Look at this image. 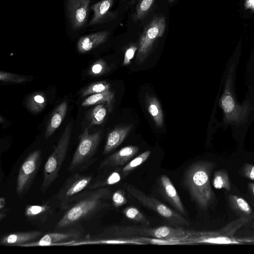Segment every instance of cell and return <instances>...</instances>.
Returning a JSON list of instances; mask_svg holds the SVG:
<instances>
[{
    "label": "cell",
    "instance_id": "obj_1",
    "mask_svg": "<svg viewBox=\"0 0 254 254\" xmlns=\"http://www.w3.org/2000/svg\"><path fill=\"white\" fill-rule=\"evenodd\" d=\"M111 196L112 192L109 187L84 190L65 210L58 222L56 229L68 228L90 219L109 206L107 201Z\"/></svg>",
    "mask_w": 254,
    "mask_h": 254
},
{
    "label": "cell",
    "instance_id": "obj_2",
    "mask_svg": "<svg viewBox=\"0 0 254 254\" xmlns=\"http://www.w3.org/2000/svg\"><path fill=\"white\" fill-rule=\"evenodd\" d=\"M214 163L198 161L190 165L184 175V185L192 200L202 210L207 209L214 202V193L210 183Z\"/></svg>",
    "mask_w": 254,
    "mask_h": 254
},
{
    "label": "cell",
    "instance_id": "obj_3",
    "mask_svg": "<svg viewBox=\"0 0 254 254\" xmlns=\"http://www.w3.org/2000/svg\"><path fill=\"white\" fill-rule=\"evenodd\" d=\"M235 70V64L233 63L227 71L224 91L219 104L223 110L224 124L240 126L247 122L251 111V106L249 101L240 104L236 100L234 90Z\"/></svg>",
    "mask_w": 254,
    "mask_h": 254
},
{
    "label": "cell",
    "instance_id": "obj_4",
    "mask_svg": "<svg viewBox=\"0 0 254 254\" xmlns=\"http://www.w3.org/2000/svg\"><path fill=\"white\" fill-rule=\"evenodd\" d=\"M106 238H124L127 237H152L155 239L169 240L171 242L186 238L187 232L180 228L166 226L157 228L137 227L133 226H113L109 228L100 235Z\"/></svg>",
    "mask_w": 254,
    "mask_h": 254
},
{
    "label": "cell",
    "instance_id": "obj_5",
    "mask_svg": "<svg viewBox=\"0 0 254 254\" xmlns=\"http://www.w3.org/2000/svg\"><path fill=\"white\" fill-rule=\"evenodd\" d=\"M101 131L89 132L86 128L79 137V143L68 168L72 173L86 170L97 160L95 155L99 146Z\"/></svg>",
    "mask_w": 254,
    "mask_h": 254
},
{
    "label": "cell",
    "instance_id": "obj_6",
    "mask_svg": "<svg viewBox=\"0 0 254 254\" xmlns=\"http://www.w3.org/2000/svg\"><path fill=\"white\" fill-rule=\"evenodd\" d=\"M72 125L68 124L65 127L54 150L46 161L43 169V179L40 187L45 193L59 176L61 166L67 152Z\"/></svg>",
    "mask_w": 254,
    "mask_h": 254
},
{
    "label": "cell",
    "instance_id": "obj_7",
    "mask_svg": "<svg viewBox=\"0 0 254 254\" xmlns=\"http://www.w3.org/2000/svg\"><path fill=\"white\" fill-rule=\"evenodd\" d=\"M127 191L144 207L158 214L171 225L176 226H189L190 222L179 213L173 210L155 197L147 195L140 190L130 185L126 187Z\"/></svg>",
    "mask_w": 254,
    "mask_h": 254
},
{
    "label": "cell",
    "instance_id": "obj_8",
    "mask_svg": "<svg viewBox=\"0 0 254 254\" xmlns=\"http://www.w3.org/2000/svg\"><path fill=\"white\" fill-rule=\"evenodd\" d=\"M166 27V18L163 15L154 16L144 27L139 39L136 63L141 64L146 60L155 42L164 35Z\"/></svg>",
    "mask_w": 254,
    "mask_h": 254
},
{
    "label": "cell",
    "instance_id": "obj_9",
    "mask_svg": "<svg viewBox=\"0 0 254 254\" xmlns=\"http://www.w3.org/2000/svg\"><path fill=\"white\" fill-rule=\"evenodd\" d=\"M93 179L92 174L84 175L80 172H74L69 176L56 195L61 208L66 210L74 199L87 190Z\"/></svg>",
    "mask_w": 254,
    "mask_h": 254
},
{
    "label": "cell",
    "instance_id": "obj_10",
    "mask_svg": "<svg viewBox=\"0 0 254 254\" xmlns=\"http://www.w3.org/2000/svg\"><path fill=\"white\" fill-rule=\"evenodd\" d=\"M42 161L40 149L30 153L23 162L18 171L16 191L18 196L25 194L30 189Z\"/></svg>",
    "mask_w": 254,
    "mask_h": 254
},
{
    "label": "cell",
    "instance_id": "obj_11",
    "mask_svg": "<svg viewBox=\"0 0 254 254\" xmlns=\"http://www.w3.org/2000/svg\"><path fill=\"white\" fill-rule=\"evenodd\" d=\"M81 235V230L75 228L65 231L49 233L37 240L23 245L21 247L70 246L73 241L79 240Z\"/></svg>",
    "mask_w": 254,
    "mask_h": 254
},
{
    "label": "cell",
    "instance_id": "obj_12",
    "mask_svg": "<svg viewBox=\"0 0 254 254\" xmlns=\"http://www.w3.org/2000/svg\"><path fill=\"white\" fill-rule=\"evenodd\" d=\"M138 150V146L133 145L121 148L101 162L97 169L98 173L126 165L136 155Z\"/></svg>",
    "mask_w": 254,
    "mask_h": 254
},
{
    "label": "cell",
    "instance_id": "obj_13",
    "mask_svg": "<svg viewBox=\"0 0 254 254\" xmlns=\"http://www.w3.org/2000/svg\"><path fill=\"white\" fill-rule=\"evenodd\" d=\"M90 2V0H68V9L72 27L74 29H78L85 24Z\"/></svg>",
    "mask_w": 254,
    "mask_h": 254
},
{
    "label": "cell",
    "instance_id": "obj_14",
    "mask_svg": "<svg viewBox=\"0 0 254 254\" xmlns=\"http://www.w3.org/2000/svg\"><path fill=\"white\" fill-rule=\"evenodd\" d=\"M158 186L162 196L180 214L186 215L181 199L169 178L166 175L161 176L158 180Z\"/></svg>",
    "mask_w": 254,
    "mask_h": 254
},
{
    "label": "cell",
    "instance_id": "obj_15",
    "mask_svg": "<svg viewBox=\"0 0 254 254\" xmlns=\"http://www.w3.org/2000/svg\"><path fill=\"white\" fill-rule=\"evenodd\" d=\"M54 213V206L50 200L34 205H28L24 216L31 223L39 224L45 222Z\"/></svg>",
    "mask_w": 254,
    "mask_h": 254
},
{
    "label": "cell",
    "instance_id": "obj_16",
    "mask_svg": "<svg viewBox=\"0 0 254 254\" xmlns=\"http://www.w3.org/2000/svg\"><path fill=\"white\" fill-rule=\"evenodd\" d=\"M42 235L40 231L15 232L3 235L0 238V244L2 246H20L39 239Z\"/></svg>",
    "mask_w": 254,
    "mask_h": 254
},
{
    "label": "cell",
    "instance_id": "obj_17",
    "mask_svg": "<svg viewBox=\"0 0 254 254\" xmlns=\"http://www.w3.org/2000/svg\"><path fill=\"white\" fill-rule=\"evenodd\" d=\"M113 3L114 0H101L94 4L91 7L94 15L88 25L101 24L114 19L117 15L110 11Z\"/></svg>",
    "mask_w": 254,
    "mask_h": 254
},
{
    "label": "cell",
    "instance_id": "obj_18",
    "mask_svg": "<svg viewBox=\"0 0 254 254\" xmlns=\"http://www.w3.org/2000/svg\"><path fill=\"white\" fill-rule=\"evenodd\" d=\"M114 170L109 172L106 170L99 173V174L93 178L87 190H94L98 188L107 187L120 182L122 179L121 168H113Z\"/></svg>",
    "mask_w": 254,
    "mask_h": 254
},
{
    "label": "cell",
    "instance_id": "obj_19",
    "mask_svg": "<svg viewBox=\"0 0 254 254\" xmlns=\"http://www.w3.org/2000/svg\"><path fill=\"white\" fill-rule=\"evenodd\" d=\"M109 33V31H105L81 37L77 42L78 51L80 53H85L93 50L104 43L107 39Z\"/></svg>",
    "mask_w": 254,
    "mask_h": 254
},
{
    "label": "cell",
    "instance_id": "obj_20",
    "mask_svg": "<svg viewBox=\"0 0 254 254\" xmlns=\"http://www.w3.org/2000/svg\"><path fill=\"white\" fill-rule=\"evenodd\" d=\"M131 129V126L117 127L108 134L103 154L106 155L118 147L125 140Z\"/></svg>",
    "mask_w": 254,
    "mask_h": 254
},
{
    "label": "cell",
    "instance_id": "obj_21",
    "mask_svg": "<svg viewBox=\"0 0 254 254\" xmlns=\"http://www.w3.org/2000/svg\"><path fill=\"white\" fill-rule=\"evenodd\" d=\"M67 104L63 102L54 110L47 127L45 137L49 138L60 126L66 113Z\"/></svg>",
    "mask_w": 254,
    "mask_h": 254
},
{
    "label": "cell",
    "instance_id": "obj_22",
    "mask_svg": "<svg viewBox=\"0 0 254 254\" xmlns=\"http://www.w3.org/2000/svg\"><path fill=\"white\" fill-rule=\"evenodd\" d=\"M115 95L110 90L102 93L92 94L84 100L82 106L87 107L102 103H107L109 112L112 110Z\"/></svg>",
    "mask_w": 254,
    "mask_h": 254
},
{
    "label": "cell",
    "instance_id": "obj_23",
    "mask_svg": "<svg viewBox=\"0 0 254 254\" xmlns=\"http://www.w3.org/2000/svg\"><path fill=\"white\" fill-rule=\"evenodd\" d=\"M146 104L147 110L153 119L155 125L158 127H161L163 125V114L158 100L154 96L147 95Z\"/></svg>",
    "mask_w": 254,
    "mask_h": 254
},
{
    "label": "cell",
    "instance_id": "obj_24",
    "mask_svg": "<svg viewBox=\"0 0 254 254\" xmlns=\"http://www.w3.org/2000/svg\"><path fill=\"white\" fill-rule=\"evenodd\" d=\"M46 104V97L42 92L32 93L28 96L26 102L28 110L34 113L41 111L44 108Z\"/></svg>",
    "mask_w": 254,
    "mask_h": 254
},
{
    "label": "cell",
    "instance_id": "obj_25",
    "mask_svg": "<svg viewBox=\"0 0 254 254\" xmlns=\"http://www.w3.org/2000/svg\"><path fill=\"white\" fill-rule=\"evenodd\" d=\"M228 200L231 207L239 214L246 216L251 214L252 208L243 198L235 195H230Z\"/></svg>",
    "mask_w": 254,
    "mask_h": 254
},
{
    "label": "cell",
    "instance_id": "obj_26",
    "mask_svg": "<svg viewBox=\"0 0 254 254\" xmlns=\"http://www.w3.org/2000/svg\"><path fill=\"white\" fill-rule=\"evenodd\" d=\"M150 153V150H147L138 155L125 165L124 167L121 168L122 179L125 178L130 172L142 164L149 157Z\"/></svg>",
    "mask_w": 254,
    "mask_h": 254
},
{
    "label": "cell",
    "instance_id": "obj_27",
    "mask_svg": "<svg viewBox=\"0 0 254 254\" xmlns=\"http://www.w3.org/2000/svg\"><path fill=\"white\" fill-rule=\"evenodd\" d=\"M123 213L129 220L147 226L150 224L149 220L144 214L138 208L134 206H130L126 207L123 209Z\"/></svg>",
    "mask_w": 254,
    "mask_h": 254
},
{
    "label": "cell",
    "instance_id": "obj_28",
    "mask_svg": "<svg viewBox=\"0 0 254 254\" xmlns=\"http://www.w3.org/2000/svg\"><path fill=\"white\" fill-rule=\"evenodd\" d=\"M213 185L217 189H225L227 191L231 190V185L227 172L223 170L216 171L213 176Z\"/></svg>",
    "mask_w": 254,
    "mask_h": 254
},
{
    "label": "cell",
    "instance_id": "obj_29",
    "mask_svg": "<svg viewBox=\"0 0 254 254\" xmlns=\"http://www.w3.org/2000/svg\"><path fill=\"white\" fill-rule=\"evenodd\" d=\"M107 115V109L102 104H97L89 115L90 126L99 125L104 122Z\"/></svg>",
    "mask_w": 254,
    "mask_h": 254
},
{
    "label": "cell",
    "instance_id": "obj_30",
    "mask_svg": "<svg viewBox=\"0 0 254 254\" xmlns=\"http://www.w3.org/2000/svg\"><path fill=\"white\" fill-rule=\"evenodd\" d=\"M155 0H139L133 16L136 21L141 20L148 13Z\"/></svg>",
    "mask_w": 254,
    "mask_h": 254
},
{
    "label": "cell",
    "instance_id": "obj_31",
    "mask_svg": "<svg viewBox=\"0 0 254 254\" xmlns=\"http://www.w3.org/2000/svg\"><path fill=\"white\" fill-rule=\"evenodd\" d=\"M110 85L106 81H98L85 87L81 91L82 97L110 90Z\"/></svg>",
    "mask_w": 254,
    "mask_h": 254
},
{
    "label": "cell",
    "instance_id": "obj_32",
    "mask_svg": "<svg viewBox=\"0 0 254 254\" xmlns=\"http://www.w3.org/2000/svg\"><path fill=\"white\" fill-rule=\"evenodd\" d=\"M28 77L8 72H0V80L2 82L12 83H23L28 80Z\"/></svg>",
    "mask_w": 254,
    "mask_h": 254
},
{
    "label": "cell",
    "instance_id": "obj_33",
    "mask_svg": "<svg viewBox=\"0 0 254 254\" xmlns=\"http://www.w3.org/2000/svg\"><path fill=\"white\" fill-rule=\"evenodd\" d=\"M107 69V65L105 62L101 59L99 60L91 65L88 74L92 76L101 75L105 73Z\"/></svg>",
    "mask_w": 254,
    "mask_h": 254
},
{
    "label": "cell",
    "instance_id": "obj_34",
    "mask_svg": "<svg viewBox=\"0 0 254 254\" xmlns=\"http://www.w3.org/2000/svg\"><path fill=\"white\" fill-rule=\"evenodd\" d=\"M111 198L114 206L116 208L120 207L127 202V199L123 190H118L115 191L112 194Z\"/></svg>",
    "mask_w": 254,
    "mask_h": 254
},
{
    "label": "cell",
    "instance_id": "obj_35",
    "mask_svg": "<svg viewBox=\"0 0 254 254\" xmlns=\"http://www.w3.org/2000/svg\"><path fill=\"white\" fill-rule=\"evenodd\" d=\"M137 49L138 46L131 45L126 50L123 61L124 65H127L130 63Z\"/></svg>",
    "mask_w": 254,
    "mask_h": 254
},
{
    "label": "cell",
    "instance_id": "obj_36",
    "mask_svg": "<svg viewBox=\"0 0 254 254\" xmlns=\"http://www.w3.org/2000/svg\"><path fill=\"white\" fill-rule=\"evenodd\" d=\"M8 208H6V200L4 197L0 198V221L5 218L7 215Z\"/></svg>",
    "mask_w": 254,
    "mask_h": 254
},
{
    "label": "cell",
    "instance_id": "obj_37",
    "mask_svg": "<svg viewBox=\"0 0 254 254\" xmlns=\"http://www.w3.org/2000/svg\"><path fill=\"white\" fill-rule=\"evenodd\" d=\"M243 173L248 178L254 180V165L246 164L243 169Z\"/></svg>",
    "mask_w": 254,
    "mask_h": 254
},
{
    "label": "cell",
    "instance_id": "obj_38",
    "mask_svg": "<svg viewBox=\"0 0 254 254\" xmlns=\"http://www.w3.org/2000/svg\"><path fill=\"white\" fill-rule=\"evenodd\" d=\"M246 4L248 7L254 9V0H247Z\"/></svg>",
    "mask_w": 254,
    "mask_h": 254
},
{
    "label": "cell",
    "instance_id": "obj_39",
    "mask_svg": "<svg viewBox=\"0 0 254 254\" xmlns=\"http://www.w3.org/2000/svg\"><path fill=\"white\" fill-rule=\"evenodd\" d=\"M249 188L253 195L254 196V184H249Z\"/></svg>",
    "mask_w": 254,
    "mask_h": 254
},
{
    "label": "cell",
    "instance_id": "obj_40",
    "mask_svg": "<svg viewBox=\"0 0 254 254\" xmlns=\"http://www.w3.org/2000/svg\"><path fill=\"white\" fill-rule=\"evenodd\" d=\"M169 2L172 3L175 0H167Z\"/></svg>",
    "mask_w": 254,
    "mask_h": 254
},
{
    "label": "cell",
    "instance_id": "obj_41",
    "mask_svg": "<svg viewBox=\"0 0 254 254\" xmlns=\"http://www.w3.org/2000/svg\"><path fill=\"white\" fill-rule=\"evenodd\" d=\"M251 242H254V238L253 240H251Z\"/></svg>",
    "mask_w": 254,
    "mask_h": 254
},
{
    "label": "cell",
    "instance_id": "obj_42",
    "mask_svg": "<svg viewBox=\"0 0 254 254\" xmlns=\"http://www.w3.org/2000/svg\"><path fill=\"white\" fill-rule=\"evenodd\" d=\"M132 0V1H135V0Z\"/></svg>",
    "mask_w": 254,
    "mask_h": 254
},
{
    "label": "cell",
    "instance_id": "obj_43",
    "mask_svg": "<svg viewBox=\"0 0 254 254\" xmlns=\"http://www.w3.org/2000/svg\"><path fill=\"white\" fill-rule=\"evenodd\" d=\"M253 217H254V215Z\"/></svg>",
    "mask_w": 254,
    "mask_h": 254
}]
</instances>
